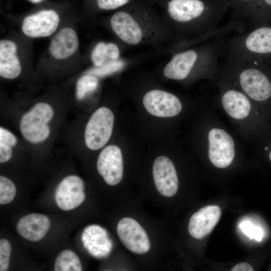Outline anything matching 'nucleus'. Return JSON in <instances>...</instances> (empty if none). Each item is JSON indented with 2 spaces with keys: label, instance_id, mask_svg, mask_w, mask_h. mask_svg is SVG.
Segmentation results:
<instances>
[{
  "label": "nucleus",
  "instance_id": "obj_11",
  "mask_svg": "<svg viewBox=\"0 0 271 271\" xmlns=\"http://www.w3.org/2000/svg\"><path fill=\"white\" fill-rule=\"evenodd\" d=\"M96 167L98 174L107 184L114 186L119 184L123 172L120 149L113 145L105 147L98 155Z\"/></svg>",
  "mask_w": 271,
  "mask_h": 271
},
{
  "label": "nucleus",
  "instance_id": "obj_22",
  "mask_svg": "<svg viewBox=\"0 0 271 271\" xmlns=\"http://www.w3.org/2000/svg\"><path fill=\"white\" fill-rule=\"evenodd\" d=\"M98 80L95 75L88 74L81 76L76 84V95L79 100L83 99L97 87Z\"/></svg>",
  "mask_w": 271,
  "mask_h": 271
},
{
  "label": "nucleus",
  "instance_id": "obj_4",
  "mask_svg": "<svg viewBox=\"0 0 271 271\" xmlns=\"http://www.w3.org/2000/svg\"><path fill=\"white\" fill-rule=\"evenodd\" d=\"M227 68L238 72L239 84L251 99L265 101L271 97V80L266 72L270 65L225 58Z\"/></svg>",
  "mask_w": 271,
  "mask_h": 271
},
{
  "label": "nucleus",
  "instance_id": "obj_14",
  "mask_svg": "<svg viewBox=\"0 0 271 271\" xmlns=\"http://www.w3.org/2000/svg\"><path fill=\"white\" fill-rule=\"evenodd\" d=\"M59 23V17L53 10H43L26 17L22 29L32 38L47 37L53 34Z\"/></svg>",
  "mask_w": 271,
  "mask_h": 271
},
{
  "label": "nucleus",
  "instance_id": "obj_31",
  "mask_svg": "<svg viewBox=\"0 0 271 271\" xmlns=\"http://www.w3.org/2000/svg\"><path fill=\"white\" fill-rule=\"evenodd\" d=\"M15 147L4 142H0V163L4 164L9 161L13 155Z\"/></svg>",
  "mask_w": 271,
  "mask_h": 271
},
{
  "label": "nucleus",
  "instance_id": "obj_28",
  "mask_svg": "<svg viewBox=\"0 0 271 271\" xmlns=\"http://www.w3.org/2000/svg\"><path fill=\"white\" fill-rule=\"evenodd\" d=\"M242 232L250 238H254L259 241L262 236V231L260 228L252 224L250 221H245L240 224Z\"/></svg>",
  "mask_w": 271,
  "mask_h": 271
},
{
  "label": "nucleus",
  "instance_id": "obj_15",
  "mask_svg": "<svg viewBox=\"0 0 271 271\" xmlns=\"http://www.w3.org/2000/svg\"><path fill=\"white\" fill-rule=\"evenodd\" d=\"M221 215V209L216 205H207L200 208L190 219L188 224L190 234L197 239L203 238L213 230Z\"/></svg>",
  "mask_w": 271,
  "mask_h": 271
},
{
  "label": "nucleus",
  "instance_id": "obj_29",
  "mask_svg": "<svg viewBox=\"0 0 271 271\" xmlns=\"http://www.w3.org/2000/svg\"><path fill=\"white\" fill-rule=\"evenodd\" d=\"M131 0H96L98 7L101 10H112L125 6Z\"/></svg>",
  "mask_w": 271,
  "mask_h": 271
},
{
  "label": "nucleus",
  "instance_id": "obj_24",
  "mask_svg": "<svg viewBox=\"0 0 271 271\" xmlns=\"http://www.w3.org/2000/svg\"><path fill=\"white\" fill-rule=\"evenodd\" d=\"M17 189L12 180L4 176H0V204L11 202L15 197Z\"/></svg>",
  "mask_w": 271,
  "mask_h": 271
},
{
  "label": "nucleus",
  "instance_id": "obj_5",
  "mask_svg": "<svg viewBox=\"0 0 271 271\" xmlns=\"http://www.w3.org/2000/svg\"><path fill=\"white\" fill-rule=\"evenodd\" d=\"M54 106L45 101H39L23 112L18 122L22 138L32 145L46 143L52 133V124L55 117Z\"/></svg>",
  "mask_w": 271,
  "mask_h": 271
},
{
  "label": "nucleus",
  "instance_id": "obj_32",
  "mask_svg": "<svg viewBox=\"0 0 271 271\" xmlns=\"http://www.w3.org/2000/svg\"><path fill=\"white\" fill-rule=\"evenodd\" d=\"M108 62L118 60L119 50L116 45L112 43L107 44Z\"/></svg>",
  "mask_w": 271,
  "mask_h": 271
},
{
  "label": "nucleus",
  "instance_id": "obj_1",
  "mask_svg": "<svg viewBox=\"0 0 271 271\" xmlns=\"http://www.w3.org/2000/svg\"><path fill=\"white\" fill-rule=\"evenodd\" d=\"M170 19L182 32L203 38L219 30L221 19L229 9L227 0H160Z\"/></svg>",
  "mask_w": 271,
  "mask_h": 271
},
{
  "label": "nucleus",
  "instance_id": "obj_16",
  "mask_svg": "<svg viewBox=\"0 0 271 271\" xmlns=\"http://www.w3.org/2000/svg\"><path fill=\"white\" fill-rule=\"evenodd\" d=\"M50 227L49 218L42 214L31 213L22 217L17 225L18 233L31 241H38L44 237Z\"/></svg>",
  "mask_w": 271,
  "mask_h": 271
},
{
  "label": "nucleus",
  "instance_id": "obj_20",
  "mask_svg": "<svg viewBox=\"0 0 271 271\" xmlns=\"http://www.w3.org/2000/svg\"><path fill=\"white\" fill-rule=\"evenodd\" d=\"M271 23V0H254L244 20L249 29Z\"/></svg>",
  "mask_w": 271,
  "mask_h": 271
},
{
  "label": "nucleus",
  "instance_id": "obj_18",
  "mask_svg": "<svg viewBox=\"0 0 271 271\" xmlns=\"http://www.w3.org/2000/svg\"><path fill=\"white\" fill-rule=\"evenodd\" d=\"M17 46L11 41H0V75L2 77L13 79L21 72V66L16 56Z\"/></svg>",
  "mask_w": 271,
  "mask_h": 271
},
{
  "label": "nucleus",
  "instance_id": "obj_26",
  "mask_svg": "<svg viewBox=\"0 0 271 271\" xmlns=\"http://www.w3.org/2000/svg\"><path fill=\"white\" fill-rule=\"evenodd\" d=\"M91 59L95 67L108 63L107 44L104 42L98 43L91 53Z\"/></svg>",
  "mask_w": 271,
  "mask_h": 271
},
{
  "label": "nucleus",
  "instance_id": "obj_34",
  "mask_svg": "<svg viewBox=\"0 0 271 271\" xmlns=\"http://www.w3.org/2000/svg\"><path fill=\"white\" fill-rule=\"evenodd\" d=\"M29 1H30V2L33 3H38L42 1L43 0H29Z\"/></svg>",
  "mask_w": 271,
  "mask_h": 271
},
{
  "label": "nucleus",
  "instance_id": "obj_12",
  "mask_svg": "<svg viewBox=\"0 0 271 271\" xmlns=\"http://www.w3.org/2000/svg\"><path fill=\"white\" fill-rule=\"evenodd\" d=\"M143 102L150 114L158 117L176 116L182 108V103L176 96L159 89L148 92L143 97Z\"/></svg>",
  "mask_w": 271,
  "mask_h": 271
},
{
  "label": "nucleus",
  "instance_id": "obj_27",
  "mask_svg": "<svg viewBox=\"0 0 271 271\" xmlns=\"http://www.w3.org/2000/svg\"><path fill=\"white\" fill-rule=\"evenodd\" d=\"M11 245L6 239L0 240V270L7 271L9 266L11 253Z\"/></svg>",
  "mask_w": 271,
  "mask_h": 271
},
{
  "label": "nucleus",
  "instance_id": "obj_13",
  "mask_svg": "<svg viewBox=\"0 0 271 271\" xmlns=\"http://www.w3.org/2000/svg\"><path fill=\"white\" fill-rule=\"evenodd\" d=\"M153 176L156 188L162 195L170 197L176 194L179 181L176 171L172 161L161 156L154 161Z\"/></svg>",
  "mask_w": 271,
  "mask_h": 271
},
{
  "label": "nucleus",
  "instance_id": "obj_2",
  "mask_svg": "<svg viewBox=\"0 0 271 271\" xmlns=\"http://www.w3.org/2000/svg\"><path fill=\"white\" fill-rule=\"evenodd\" d=\"M224 44L220 38H215L197 48L176 54L165 66L164 76L169 79L181 80L188 77L194 70L213 72L217 68L219 58L223 55Z\"/></svg>",
  "mask_w": 271,
  "mask_h": 271
},
{
  "label": "nucleus",
  "instance_id": "obj_17",
  "mask_svg": "<svg viewBox=\"0 0 271 271\" xmlns=\"http://www.w3.org/2000/svg\"><path fill=\"white\" fill-rule=\"evenodd\" d=\"M78 46L79 41L75 31L70 28H64L52 39L49 51L53 57L63 60L72 55Z\"/></svg>",
  "mask_w": 271,
  "mask_h": 271
},
{
  "label": "nucleus",
  "instance_id": "obj_33",
  "mask_svg": "<svg viewBox=\"0 0 271 271\" xmlns=\"http://www.w3.org/2000/svg\"><path fill=\"white\" fill-rule=\"evenodd\" d=\"M231 271H252V266L246 262H241L235 265L231 269Z\"/></svg>",
  "mask_w": 271,
  "mask_h": 271
},
{
  "label": "nucleus",
  "instance_id": "obj_10",
  "mask_svg": "<svg viewBox=\"0 0 271 271\" xmlns=\"http://www.w3.org/2000/svg\"><path fill=\"white\" fill-rule=\"evenodd\" d=\"M209 158L219 168L228 167L235 155L234 143L232 137L219 128L211 129L208 134Z\"/></svg>",
  "mask_w": 271,
  "mask_h": 271
},
{
  "label": "nucleus",
  "instance_id": "obj_19",
  "mask_svg": "<svg viewBox=\"0 0 271 271\" xmlns=\"http://www.w3.org/2000/svg\"><path fill=\"white\" fill-rule=\"evenodd\" d=\"M221 102L224 109L232 117L241 119L245 118L250 110V103L242 92L229 89L222 95Z\"/></svg>",
  "mask_w": 271,
  "mask_h": 271
},
{
  "label": "nucleus",
  "instance_id": "obj_8",
  "mask_svg": "<svg viewBox=\"0 0 271 271\" xmlns=\"http://www.w3.org/2000/svg\"><path fill=\"white\" fill-rule=\"evenodd\" d=\"M117 234L122 244L130 251L144 254L150 249L149 237L143 227L134 219L124 217L118 222Z\"/></svg>",
  "mask_w": 271,
  "mask_h": 271
},
{
  "label": "nucleus",
  "instance_id": "obj_23",
  "mask_svg": "<svg viewBox=\"0 0 271 271\" xmlns=\"http://www.w3.org/2000/svg\"><path fill=\"white\" fill-rule=\"evenodd\" d=\"M254 0H227L232 21L244 23L247 11Z\"/></svg>",
  "mask_w": 271,
  "mask_h": 271
},
{
  "label": "nucleus",
  "instance_id": "obj_30",
  "mask_svg": "<svg viewBox=\"0 0 271 271\" xmlns=\"http://www.w3.org/2000/svg\"><path fill=\"white\" fill-rule=\"evenodd\" d=\"M0 142L9 144L15 148L19 144L18 137L12 131L3 126L0 127Z\"/></svg>",
  "mask_w": 271,
  "mask_h": 271
},
{
  "label": "nucleus",
  "instance_id": "obj_7",
  "mask_svg": "<svg viewBox=\"0 0 271 271\" xmlns=\"http://www.w3.org/2000/svg\"><path fill=\"white\" fill-rule=\"evenodd\" d=\"M136 4L115 12L111 17V28L117 36L125 43L135 45L140 43L144 33L136 18Z\"/></svg>",
  "mask_w": 271,
  "mask_h": 271
},
{
  "label": "nucleus",
  "instance_id": "obj_35",
  "mask_svg": "<svg viewBox=\"0 0 271 271\" xmlns=\"http://www.w3.org/2000/svg\"><path fill=\"white\" fill-rule=\"evenodd\" d=\"M269 159H270V160L271 161V152L269 154Z\"/></svg>",
  "mask_w": 271,
  "mask_h": 271
},
{
  "label": "nucleus",
  "instance_id": "obj_25",
  "mask_svg": "<svg viewBox=\"0 0 271 271\" xmlns=\"http://www.w3.org/2000/svg\"><path fill=\"white\" fill-rule=\"evenodd\" d=\"M123 61L117 60L109 62L90 70L87 73L96 76H105L119 71L123 68Z\"/></svg>",
  "mask_w": 271,
  "mask_h": 271
},
{
  "label": "nucleus",
  "instance_id": "obj_3",
  "mask_svg": "<svg viewBox=\"0 0 271 271\" xmlns=\"http://www.w3.org/2000/svg\"><path fill=\"white\" fill-rule=\"evenodd\" d=\"M225 58L271 65V23L240 33L225 42Z\"/></svg>",
  "mask_w": 271,
  "mask_h": 271
},
{
  "label": "nucleus",
  "instance_id": "obj_9",
  "mask_svg": "<svg viewBox=\"0 0 271 271\" xmlns=\"http://www.w3.org/2000/svg\"><path fill=\"white\" fill-rule=\"evenodd\" d=\"M83 180L78 176L71 175L64 177L57 186L54 198L62 210L69 211L79 205L85 198Z\"/></svg>",
  "mask_w": 271,
  "mask_h": 271
},
{
  "label": "nucleus",
  "instance_id": "obj_21",
  "mask_svg": "<svg viewBox=\"0 0 271 271\" xmlns=\"http://www.w3.org/2000/svg\"><path fill=\"white\" fill-rule=\"evenodd\" d=\"M55 271H81L82 267L77 254L69 249L62 251L54 263Z\"/></svg>",
  "mask_w": 271,
  "mask_h": 271
},
{
  "label": "nucleus",
  "instance_id": "obj_6",
  "mask_svg": "<svg viewBox=\"0 0 271 271\" xmlns=\"http://www.w3.org/2000/svg\"><path fill=\"white\" fill-rule=\"evenodd\" d=\"M114 116L108 107L97 108L87 121L83 133L84 142L89 150L103 148L109 141L113 128Z\"/></svg>",
  "mask_w": 271,
  "mask_h": 271
}]
</instances>
